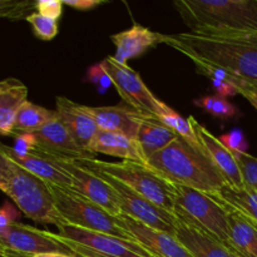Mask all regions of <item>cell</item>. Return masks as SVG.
<instances>
[{"label":"cell","instance_id":"5b68a950","mask_svg":"<svg viewBox=\"0 0 257 257\" xmlns=\"http://www.w3.org/2000/svg\"><path fill=\"white\" fill-rule=\"evenodd\" d=\"M87 170L99 171L115 178L142 195L155 205L175 215V193L173 185L161 177L146 163L123 160L122 162H105L97 158H73Z\"/></svg>","mask_w":257,"mask_h":257},{"label":"cell","instance_id":"e0dca14e","mask_svg":"<svg viewBox=\"0 0 257 257\" xmlns=\"http://www.w3.org/2000/svg\"><path fill=\"white\" fill-rule=\"evenodd\" d=\"M57 117L65 125L75 142L87 152L90 142L99 131L94 119L84 110L82 104L72 102L65 97L57 98ZM90 153V152H89Z\"/></svg>","mask_w":257,"mask_h":257},{"label":"cell","instance_id":"8fae6325","mask_svg":"<svg viewBox=\"0 0 257 257\" xmlns=\"http://www.w3.org/2000/svg\"><path fill=\"white\" fill-rule=\"evenodd\" d=\"M102 64L109 74L118 94L128 107L148 117L157 118L162 100L155 97L137 72L128 64L119 63L112 55L105 58Z\"/></svg>","mask_w":257,"mask_h":257},{"label":"cell","instance_id":"f1b7e54d","mask_svg":"<svg viewBox=\"0 0 257 257\" xmlns=\"http://www.w3.org/2000/svg\"><path fill=\"white\" fill-rule=\"evenodd\" d=\"M27 22L33 27L34 34L42 40H52L58 34L57 20L43 17L39 13H32L27 18Z\"/></svg>","mask_w":257,"mask_h":257},{"label":"cell","instance_id":"7c38bea8","mask_svg":"<svg viewBox=\"0 0 257 257\" xmlns=\"http://www.w3.org/2000/svg\"><path fill=\"white\" fill-rule=\"evenodd\" d=\"M0 245L4 250L23 255L60 252L75 256L63 241L55 237L54 232L38 230L18 221L0 231Z\"/></svg>","mask_w":257,"mask_h":257},{"label":"cell","instance_id":"52a82bcc","mask_svg":"<svg viewBox=\"0 0 257 257\" xmlns=\"http://www.w3.org/2000/svg\"><path fill=\"white\" fill-rule=\"evenodd\" d=\"M48 187L58 212L67 223L85 230L135 241L127 231L118 225L114 216L100 206L69 188L60 187L53 183H48Z\"/></svg>","mask_w":257,"mask_h":257},{"label":"cell","instance_id":"4fadbf2b","mask_svg":"<svg viewBox=\"0 0 257 257\" xmlns=\"http://www.w3.org/2000/svg\"><path fill=\"white\" fill-rule=\"evenodd\" d=\"M117 223L127 231L133 240L155 257H192L176 236L150 227L127 215L115 216Z\"/></svg>","mask_w":257,"mask_h":257},{"label":"cell","instance_id":"d6986e66","mask_svg":"<svg viewBox=\"0 0 257 257\" xmlns=\"http://www.w3.org/2000/svg\"><path fill=\"white\" fill-rule=\"evenodd\" d=\"M175 236L192 257H231V251L217 238L178 218Z\"/></svg>","mask_w":257,"mask_h":257},{"label":"cell","instance_id":"60d3db41","mask_svg":"<svg viewBox=\"0 0 257 257\" xmlns=\"http://www.w3.org/2000/svg\"><path fill=\"white\" fill-rule=\"evenodd\" d=\"M4 248H3V246L2 245H0V252H2V255H3V252H4Z\"/></svg>","mask_w":257,"mask_h":257},{"label":"cell","instance_id":"d4e9b609","mask_svg":"<svg viewBox=\"0 0 257 257\" xmlns=\"http://www.w3.org/2000/svg\"><path fill=\"white\" fill-rule=\"evenodd\" d=\"M223 205L237 211L257 227V192L253 188H233L226 185L216 196Z\"/></svg>","mask_w":257,"mask_h":257},{"label":"cell","instance_id":"cb8c5ba5","mask_svg":"<svg viewBox=\"0 0 257 257\" xmlns=\"http://www.w3.org/2000/svg\"><path fill=\"white\" fill-rule=\"evenodd\" d=\"M227 208L231 252L241 257H257V227L237 211Z\"/></svg>","mask_w":257,"mask_h":257},{"label":"cell","instance_id":"603a6c76","mask_svg":"<svg viewBox=\"0 0 257 257\" xmlns=\"http://www.w3.org/2000/svg\"><path fill=\"white\" fill-rule=\"evenodd\" d=\"M177 138L178 136L172 132L170 128L166 127L163 123H161L157 118L146 115L138 128L136 142H137L143 157L146 158V163H147V160L151 156L165 150Z\"/></svg>","mask_w":257,"mask_h":257},{"label":"cell","instance_id":"83f0119b","mask_svg":"<svg viewBox=\"0 0 257 257\" xmlns=\"http://www.w3.org/2000/svg\"><path fill=\"white\" fill-rule=\"evenodd\" d=\"M195 105L198 108H202L205 112L210 113L213 117L220 118V119H228L232 118L237 113L235 105L228 102L226 98L220 97V95H206L196 99Z\"/></svg>","mask_w":257,"mask_h":257},{"label":"cell","instance_id":"30bf717a","mask_svg":"<svg viewBox=\"0 0 257 257\" xmlns=\"http://www.w3.org/2000/svg\"><path fill=\"white\" fill-rule=\"evenodd\" d=\"M35 152L42 153L53 165L57 166L58 168H60L63 172H65L72 178L73 191L94 202L95 205L104 208L107 212H109L114 217L122 213L114 191L99 176L79 166L73 158L50 155V153L43 152V151L39 150H35Z\"/></svg>","mask_w":257,"mask_h":257},{"label":"cell","instance_id":"d6a6232c","mask_svg":"<svg viewBox=\"0 0 257 257\" xmlns=\"http://www.w3.org/2000/svg\"><path fill=\"white\" fill-rule=\"evenodd\" d=\"M88 79L92 83H94L97 85L98 90H100L102 93H104L105 89H108L110 85H113L112 79H110L109 74H108L107 70L103 67L102 62L92 65L88 69Z\"/></svg>","mask_w":257,"mask_h":257},{"label":"cell","instance_id":"7bdbcfd3","mask_svg":"<svg viewBox=\"0 0 257 257\" xmlns=\"http://www.w3.org/2000/svg\"><path fill=\"white\" fill-rule=\"evenodd\" d=\"M255 190H256V192H257V187H256V188H255Z\"/></svg>","mask_w":257,"mask_h":257},{"label":"cell","instance_id":"4dcf8cb0","mask_svg":"<svg viewBox=\"0 0 257 257\" xmlns=\"http://www.w3.org/2000/svg\"><path fill=\"white\" fill-rule=\"evenodd\" d=\"M220 141L235 157L241 153H246L247 151V142H246L245 135L241 130H233L221 136Z\"/></svg>","mask_w":257,"mask_h":257},{"label":"cell","instance_id":"e575fe53","mask_svg":"<svg viewBox=\"0 0 257 257\" xmlns=\"http://www.w3.org/2000/svg\"><path fill=\"white\" fill-rule=\"evenodd\" d=\"M15 137V146L13 147L14 152L19 156H25L28 153H32L37 148V140L34 135H17Z\"/></svg>","mask_w":257,"mask_h":257},{"label":"cell","instance_id":"b9f144b4","mask_svg":"<svg viewBox=\"0 0 257 257\" xmlns=\"http://www.w3.org/2000/svg\"><path fill=\"white\" fill-rule=\"evenodd\" d=\"M0 257H3V255H2V252H0Z\"/></svg>","mask_w":257,"mask_h":257},{"label":"cell","instance_id":"7402d4cb","mask_svg":"<svg viewBox=\"0 0 257 257\" xmlns=\"http://www.w3.org/2000/svg\"><path fill=\"white\" fill-rule=\"evenodd\" d=\"M88 151L92 155L103 153V155L112 156V157H119L123 160L146 163V158L143 157L137 142L125 136L119 135V133L99 130L90 142Z\"/></svg>","mask_w":257,"mask_h":257},{"label":"cell","instance_id":"2e32d148","mask_svg":"<svg viewBox=\"0 0 257 257\" xmlns=\"http://www.w3.org/2000/svg\"><path fill=\"white\" fill-rule=\"evenodd\" d=\"M34 137L37 140L35 150L68 158H94L92 153L83 150L75 142L74 138L70 136L65 125L58 117L34 133Z\"/></svg>","mask_w":257,"mask_h":257},{"label":"cell","instance_id":"1f68e13d","mask_svg":"<svg viewBox=\"0 0 257 257\" xmlns=\"http://www.w3.org/2000/svg\"><path fill=\"white\" fill-rule=\"evenodd\" d=\"M27 3L0 0V18L8 19H23L27 15Z\"/></svg>","mask_w":257,"mask_h":257},{"label":"cell","instance_id":"9c48e42d","mask_svg":"<svg viewBox=\"0 0 257 257\" xmlns=\"http://www.w3.org/2000/svg\"><path fill=\"white\" fill-rule=\"evenodd\" d=\"M88 171L99 176L113 188L118 198V202H119L120 212L123 215L130 216V217L135 218V220L140 221V222L145 223L150 227L156 228V230L175 236L177 218L173 213L168 212V211L161 208L160 206L152 203L147 198L143 197L142 195H140L138 192L133 191L132 188L125 186L124 183L120 182V181L109 177V176L104 175L99 171Z\"/></svg>","mask_w":257,"mask_h":257},{"label":"cell","instance_id":"f35d334b","mask_svg":"<svg viewBox=\"0 0 257 257\" xmlns=\"http://www.w3.org/2000/svg\"><path fill=\"white\" fill-rule=\"evenodd\" d=\"M238 94L243 95L250 102V104L257 110V88L256 87H245L238 90Z\"/></svg>","mask_w":257,"mask_h":257},{"label":"cell","instance_id":"6da1fadb","mask_svg":"<svg viewBox=\"0 0 257 257\" xmlns=\"http://www.w3.org/2000/svg\"><path fill=\"white\" fill-rule=\"evenodd\" d=\"M163 43L188 59L217 65L235 75L241 88H257V33L212 37L193 33L165 35Z\"/></svg>","mask_w":257,"mask_h":257},{"label":"cell","instance_id":"9a60e30c","mask_svg":"<svg viewBox=\"0 0 257 257\" xmlns=\"http://www.w3.org/2000/svg\"><path fill=\"white\" fill-rule=\"evenodd\" d=\"M84 110L94 119L100 131L119 133L131 140H137L138 128L146 117L142 113L124 105L110 107H88L83 105ZM148 117V115H147Z\"/></svg>","mask_w":257,"mask_h":257},{"label":"cell","instance_id":"74e56055","mask_svg":"<svg viewBox=\"0 0 257 257\" xmlns=\"http://www.w3.org/2000/svg\"><path fill=\"white\" fill-rule=\"evenodd\" d=\"M3 257H77L73 255H67V253L60 252H47V253H38V255H23V253L13 252V251L5 250L3 252Z\"/></svg>","mask_w":257,"mask_h":257},{"label":"cell","instance_id":"44dd1931","mask_svg":"<svg viewBox=\"0 0 257 257\" xmlns=\"http://www.w3.org/2000/svg\"><path fill=\"white\" fill-rule=\"evenodd\" d=\"M27 98V85L19 79L0 80V135L13 136L15 118Z\"/></svg>","mask_w":257,"mask_h":257},{"label":"cell","instance_id":"f546056e","mask_svg":"<svg viewBox=\"0 0 257 257\" xmlns=\"http://www.w3.org/2000/svg\"><path fill=\"white\" fill-rule=\"evenodd\" d=\"M236 161L240 167L245 187L255 190L257 187V157L246 152L236 156Z\"/></svg>","mask_w":257,"mask_h":257},{"label":"cell","instance_id":"8d00e7d4","mask_svg":"<svg viewBox=\"0 0 257 257\" xmlns=\"http://www.w3.org/2000/svg\"><path fill=\"white\" fill-rule=\"evenodd\" d=\"M63 4L77 10H89L102 4L100 0H63Z\"/></svg>","mask_w":257,"mask_h":257},{"label":"cell","instance_id":"3957f363","mask_svg":"<svg viewBox=\"0 0 257 257\" xmlns=\"http://www.w3.org/2000/svg\"><path fill=\"white\" fill-rule=\"evenodd\" d=\"M146 165L170 183L195 188L211 196H217L227 185L208 156L180 137L151 156Z\"/></svg>","mask_w":257,"mask_h":257},{"label":"cell","instance_id":"5bb4252c","mask_svg":"<svg viewBox=\"0 0 257 257\" xmlns=\"http://www.w3.org/2000/svg\"><path fill=\"white\" fill-rule=\"evenodd\" d=\"M196 136L202 146L203 151L208 156L215 167L220 171L226 183L233 188H245L242 175L236 161V157L222 145L220 138L213 136L205 125L201 124L193 115L188 117Z\"/></svg>","mask_w":257,"mask_h":257},{"label":"cell","instance_id":"484cf974","mask_svg":"<svg viewBox=\"0 0 257 257\" xmlns=\"http://www.w3.org/2000/svg\"><path fill=\"white\" fill-rule=\"evenodd\" d=\"M55 117H57L55 110H49L27 100L20 107L17 118H15L13 136L24 135V133L34 135Z\"/></svg>","mask_w":257,"mask_h":257},{"label":"cell","instance_id":"ffe728a7","mask_svg":"<svg viewBox=\"0 0 257 257\" xmlns=\"http://www.w3.org/2000/svg\"><path fill=\"white\" fill-rule=\"evenodd\" d=\"M0 151L5 153L9 158H12L15 163L22 166L23 168L29 171L30 173L37 176L38 178L43 180L44 182L53 183V185L69 188V190L73 188L72 178L67 173L63 172L60 168H58L57 166L53 165L42 153L34 151V152L28 153L25 156H19L14 152L13 147L5 146L3 143H0Z\"/></svg>","mask_w":257,"mask_h":257},{"label":"cell","instance_id":"8992f818","mask_svg":"<svg viewBox=\"0 0 257 257\" xmlns=\"http://www.w3.org/2000/svg\"><path fill=\"white\" fill-rule=\"evenodd\" d=\"M173 193L176 218L213 236L231 251L227 206L216 196L186 186L173 185Z\"/></svg>","mask_w":257,"mask_h":257},{"label":"cell","instance_id":"277c9868","mask_svg":"<svg viewBox=\"0 0 257 257\" xmlns=\"http://www.w3.org/2000/svg\"><path fill=\"white\" fill-rule=\"evenodd\" d=\"M0 191L27 217L58 228L67 223L58 212L48 183L15 163L0 151Z\"/></svg>","mask_w":257,"mask_h":257},{"label":"cell","instance_id":"4316f807","mask_svg":"<svg viewBox=\"0 0 257 257\" xmlns=\"http://www.w3.org/2000/svg\"><path fill=\"white\" fill-rule=\"evenodd\" d=\"M157 119L161 123H163L166 127L170 128L172 132H175L178 137L190 143L191 146H193L197 150L203 151L202 146H201L200 141H198L197 136H196L195 130H193L190 119L188 118H183L173 108H171L170 105H167L163 102L161 103V109L157 115Z\"/></svg>","mask_w":257,"mask_h":257},{"label":"cell","instance_id":"836d02e7","mask_svg":"<svg viewBox=\"0 0 257 257\" xmlns=\"http://www.w3.org/2000/svg\"><path fill=\"white\" fill-rule=\"evenodd\" d=\"M63 5L62 0H38L35 2V10L43 17L58 20L63 13Z\"/></svg>","mask_w":257,"mask_h":257},{"label":"cell","instance_id":"d590c367","mask_svg":"<svg viewBox=\"0 0 257 257\" xmlns=\"http://www.w3.org/2000/svg\"><path fill=\"white\" fill-rule=\"evenodd\" d=\"M211 85H212L213 90L216 92V95H220L222 98L232 97V95L238 94L237 88L233 84L227 82H222V80H211Z\"/></svg>","mask_w":257,"mask_h":257},{"label":"cell","instance_id":"7a4b0ae2","mask_svg":"<svg viewBox=\"0 0 257 257\" xmlns=\"http://www.w3.org/2000/svg\"><path fill=\"white\" fill-rule=\"evenodd\" d=\"M188 33L212 37L257 33V0H177Z\"/></svg>","mask_w":257,"mask_h":257},{"label":"cell","instance_id":"ba28073f","mask_svg":"<svg viewBox=\"0 0 257 257\" xmlns=\"http://www.w3.org/2000/svg\"><path fill=\"white\" fill-rule=\"evenodd\" d=\"M55 237L65 243L77 257H155L132 240L85 230L64 223Z\"/></svg>","mask_w":257,"mask_h":257},{"label":"cell","instance_id":"ac0fdd59","mask_svg":"<svg viewBox=\"0 0 257 257\" xmlns=\"http://www.w3.org/2000/svg\"><path fill=\"white\" fill-rule=\"evenodd\" d=\"M110 39L117 48V53L113 57L119 63L127 64V60L140 57L163 43L165 34L153 32L143 25L133 24L130 29L113 34Z\"/></svg>","mask_w":257,"mask_h":257},{"label":"cell","instance_id":"ab89813d","mask_svg":"<svg viewBox=\"0 0 257 257\" xmlns=\"http://www.w3.org/2000/svg\"><path fill=\"white\" fill-rule=\"evenodd\" d=\"M231 257H241V256L237 255V253H235V252H231Z\"/></svg>","mask_w":257,"mask_h":257}]
</instances>
